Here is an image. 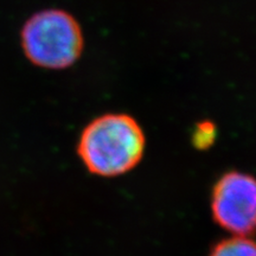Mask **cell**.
<instances>
[{
    "label": "cell",
    "mask_w": 256,
    "mask_h": 256,
    "mask_svg": "<svg viewBox=\"0 0 256 256\" xmlns=\"http://www.w3.org/2000/svg\"><path fill=\"white\" fill-rule=\"evenodd\" d=\"M210 256H256V242L247 236H232L217 243Z\"/></svg>",
    "instance_id": "4"
},
{
    "label": "cell",
    "mask_w": 256,
    "mask_h": 256,
    "mask_svg": "<svg viewBox=\"0 0 256 256\" xmlns=\"http://www.w3.org/2000/svg\"><path fill=\"white\" fill-rule=\"evenodd\" d=\"M217 136V128L212 121H200L196 124L192 132V144L198 150H206L215 142Z\"/></svg>",
    "instance_id": "5"
},
{
    "label": "cell",
    "mask_w": 256,
    "mask_h": 256,
    "mask_svg": "<svg viewBox=\"0 0 256 256\" xmlns=\"http://www.w3.org/2000/svg\"><path fill=\"white\" fill-rule=\"evenodd\" d=\"M214 220L232 236L256 234V178L232 171L223 174L211 196Z\"/></svg>",
    "instance_id": "3"
},
{
    "label": "cell",
    "mask_w": 256,
    "mask_h": 256,
    "mask_svg": "<svg viewBox=\"0 0 256 256\" xmlns=\"http://www.w3.org/2000/svg\"><path fill=\"white\" fill-rule=\"evenodd\" d=\"M145 145V134L134 118L104 114L83 130L78 153L92 174L118 177L139 164Z\"/></svg>",
    "instance_id": "1"
},
{
    "label": "cell",
    "mask_w": 256,
    "mask_h": 256,
    "mask_svg": "<svg viewBox=\"0 0 256 256\" xmlns=\"http://www.w3.org/2000/svg\"><path fill=\"white\" fill-rule=\"evenodd\" d=\"M20 44L26 58L44 69H66L82 55V28L63 10L49 8L32 14L20 31Z\"/></svg>",
    "instance_id": "2"
}]
</instances>
